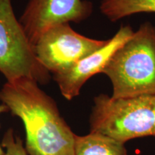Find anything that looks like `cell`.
I'll use <instances>...</instances> for the list:
<instances>
[{
  "mask_svg": "<svg viewBox=\"0 0 155 155\" xmlns=\"http://www.w3.org/2000/svg\"><path fill=\"white\" fill-rule=\"evenodd\" d=\"M0 101L23 123L28 155H75V134L37 81L27 78L7 81Z\"/></svg>",
  "mask_w": 155,
  "mask_h": 155,
  "instance_id": "cell-1",
  "label": "cell"
},
{
  "mask_svg": "<svg viewBox=\"0 0 155 155\" xmlns=\"http://www.w3.org/2000/svg\"><path fill=\"white\" fill-rule=\"evenodd\" d=\"M111 81V96L155 94V26L146 22L134 31L102 72Z\"/></svg>",
  "mask_w": 155,
  "mask_h": 155,
  "instance_id": "cell-2",
  "label": "cell"
},
{
  "mask_svg": "<svg viewBox=\"0 0 155 155\" xmlns=\"http://www.w3.org/2000/svg\"><path fill=\"white\" fill-rule=\"evenodd\" d=\"M90 131L125 143L155 137V94L115 98L101 94L94 98Z\"/></svg>",
  "mask_w": 155,
  "mask_h": 155,
  "instance_id": "cell-3",
  "label": "cell"
},
{
  "mask_svg": "<svg viewBox=\"0 0 155 155\" xmlns=\"http://www.w3.org/2000/svg\"><path fill=\"white\" fill-rule=\"evenodd\" d=\"M0 72L7 81L27 78L46 84L50 73L40 64L11 0H0Z\"/></svg>",
  "mask_w": 155,
  "mask_h": 155,
  "instance_id": "cell-4",
  "label": "cell"
},
{
  "mask_svg": "<svg viewBox=\"0 0 155 155\" xmlns=\"http://www.w3.org/2000/svg\"><path fill=\"white\" fill-rule=\"evenodd\" d=\"M107 40L82 35L69 23H63L42 34L34 46V51L42 66L49 73L55 74L99 50Z\"/></svg>",
  "mask_w": 155,
  "mask_h": 155,
  "instance_id": "cell-5",
  "label": "cell"
},
{
  "mask_svg": "<svg viewBox=\"0 0 155 155\" xmlns=\"http://www.w3.org/2000/svg\"><path fill=\"white\" fill-rule=\"evenodd\" d=\"M93 12L86 0H29L19 19L32 47L48 30L63 23L81 22Z\"/></svg>",
  "mask_w": 155,
  "mask_h": 155,
  "instance_id": "cell-6",
  "label": "cell"
},
{
  "mask_svg": "<svg viewBox=\"0 0 155 155\" xmlns=\"http://www.w3.org/2000/svg\"><path fill=\"white\" fill-rule=\"evenodd\" d=\"M134 33L129 25H122L101 48L77 62L66 70L53 74L62 96L71 101L79 96L81 88L91 78L102 73L114 53Z\"/></svg>",
  "mask_w": 155,
  "mask_h": 155,
  "instance_id": "cell-7",
  "label": "cell"
},
{
  "mask_svg": "<svg viewBox=\"0 0 155 155\" xmlns=\"http://www.w3.org/2000/svg\"><path fill=\"white\" fill-rule=\"evenodd\" d=\"M124 143L103 134L90 131L88 134H75V155H128Z\"/></svg>",
  "mask_w": 155,
  "mask_h": 155,
  "instance_id": "cell-8",
  "label": "cell"
},
{
  "mask_svg": "<svg viewBox=\"0 0 155 155\" xmlns=\"http://www.w3.org/2000/svg\"><path fill=\"white\" fill-rule=\"evenodd\" d=\"M100 10L111 22L139 13H155V0H101Z\"/></svg>",
  "mask_w": 155,
  "mask_h": 155,
  "instance_id": "cell-9",
  "label": "cell"
},
{
  "mask_svg": "<svg viewBox=\"0 0 155 155\" xmlns=\"http://www.w3.org/2000/svg\"><path fill=\"white\" fill-rule=\"evenodd\" d=\"M1 146L5 151V155H28L22 139L18 135L15 134L12 129L6 131Z\"/></svg>",
  "mask_w": 155,
  "mask_h": 155,
  "instance_id": "cell-10",
  "label": "cell"
},
{
  "mask_svg": "<svg viewBox=\"0 0 155 155\" xmlns=\"http://www.w3.org/2000/svg\"><path fill=\"white\" fill-rule=\"evenodd\" d=\"M9 111V108H7V106H5L3 104H0V114L3 113H7ZM0 155H5V151H4L1 145H0Z\"/></svg>",
  "mask_w": 155,
  "mask_h": 155,
  "instance_id": "cell-11",
  "label": "cell"
}]
</instances>
